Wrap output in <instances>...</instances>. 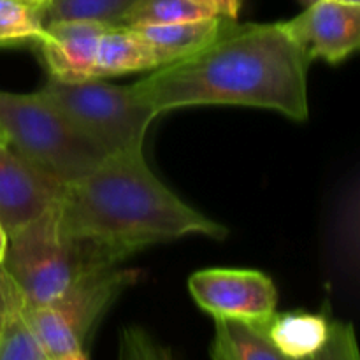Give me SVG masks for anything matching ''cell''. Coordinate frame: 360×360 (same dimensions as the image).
Here are the masks:
<instances>
[{
  "instance_id": "8992f818",
  "label": "cell",
  "mask_w": 360,
  "mask_h": 360,
  "mask_svg": "<svg viewBox=\"0 0 360 360\" xmlns=\"http://www.w3.org/2000/svg\"><path fill=\"white\" fill-rule=\"evenodd\" d=\"M137 276V271L120 266L88 274L49 304L21 309V316L48 360L81 352L98 320Z\"/></svg>"
},
{
  "instance_id": "ac0fdd59",
  "label": "cell",
  "mask_w": 360,
  "mask_h": 360,
  "mask_svg": "<svg viewBox=\"0 0 360 360\" xmlns=\"http://www.w3.org/2000/svg\"><path fill=\"white\" fill-rule=\"evenodd\" d=\"M0 360H48L21 311L11 315L0 327Z\"/></svg>"
},
{
  "instance_id": "ffe728a7",
  "label": "cell",
  "mask_w": 360,
  "mask_h": 360,
  "mask_svg": "<svg viewBox=\"0 0 360 360\" xmlns=\"http://www.w3.org/2000/svg\"><path fill=\"white\" fill-rule=\"evenodd\" d=\"M302 360H360L354 326L333 320L326 345L311 357Z\"/></svg>"
},
{
  "instance_id": "ba28073f",
  "label": "cell",
  "mask_w": 360,
  "mask_h": 360,
  "mask_svg": "<svg viewBox=\"0 0 360 360\" xmlns=\"http://www.w3.org/2000/svg\"><path fill=\"white\" fill-rule=\"evenodd\" d=\"M63 188L0 137V227L7 238L58 206Z\"/></svg>"
},
{
  "instance_id": "d6986e66",
  "label": "cell",
  "mask_w": 360,
  "mask_h": 360,
  "mask_svg": "<svg viewBox=\"0 0 360 360\" xmlns=\"http://www.w3.org/2000/svg\"><path fill=\"white\" fill-rule=\"evenodd\" d=\"M118 360H174L171 350L143 327H125L120 334Z\"/></svg>"
},
{
  "instance_id": "5bb4252c",
  "label": "cell",
  "mask_w": 360,
  "mask_h": 360,
  "mask_svg": "<svg viewBox=\"0 0 360 360\" xmlns=\"http://www.w3.org/2000/svg\"><path fill=\"white\" fill-rule=\"evenodd\" d=\"M211 357L218 360H288L255 323L214 319Z\"/></svg>"
},
{
  "instance_id": "d4e9b609",
  "label": "cell",
  "mask_w": 360,
  "mask_h": 360,
  "mask_svg": "<svg viewBox=\"0 0 360 360\" xmlns=\"http://www.w3.org/2000/svg\"><path fill=\"white\" fill-rule=\"evenodd\" d=\"M55 360H88V357L86 354H84V350H81V352H74V354H69V355H63V357L55 359Z\"/></svg>"
},
{
  "instance_id": "6da1fadb",
  "label": "cell",
  "mask_w": 360,
  "mask_h": 360,
  "mask_svg": "<svg viewBox=\"0 0 360 360\" xmlns=\"http://www.w3.org/2000/svg\"><path fill=\"white\" fill-rule=\"evenodd\" d=\"M309 60L280 23L227 20L192 55L151 70L132 84L158 115L188 105H248L306 122Z\"/></svg>"
},
{
  "instance_id": "9a60e30c",
  "label": "cell",
  "mask_w": 360,
  "mask_h": 360,
  "mask_svg": "<svg viewBox=\"0 0 360 360\" xmlns=\"http://www.w3.org/2000/svg\"><path fill=\"white\" fill-rule=\"evenodd\" d=\"M137 0H49L41 11L42 23L90 21L104 27H122L127 13Z\"/></svg>"
},
{
  "instance_id": "cb8c5ba5",
  "label": "cell",
  "mask_w": 360,
  "mask_h": 360,
  "mask_svg": "<svg viewBox=\"0 0 360 360\" xmlns=\"http://www.w3.org/2000/svg\"><path fill=\"white\" fill-rule=\"evenodd\" d=\"M7 250V234L2 227H0V264H2L4 255H6Z\"/></svg>"
},
{
  "instance_id": "83f0119b",
  "label": "cell",
  "mask_w": 360,
  "mask_h": 360,
  "mask_svg": "<svg viewBox=\"0 0 360 360\" xmlns=\"http://www.w3.org/2000/svg\"><path fill=\"white\" fill-rule=\"evenodd\" d=\"M211 360H218V359H214V357H211Z\"/></svg>"
},
{
  "instance_id": "e0dca14e",
  "label": "cell",
  "mask_w": 360,
  "mask_h": 360,
  "mask_svg": "<svg viewBox=\"0 0 360 360\" xmlns=\"http://www.w3.org/2000/svg\"><path fill=\"white\" fill-rule=\"evenodd\" d=\"M42 32L41 11L18 0H0V48L35 46Z\"/></svg>"
},
{
  "instance_id": "277c9868",
  "label": "cell",
  "mask_w": 360,
  "mask_h": 360,
  "mask_svg": "<svg viewBox=\"0 0 360 360\" xmlns=\"http://www.w3.org/2000/svg\"><path fill=\"white\" fill-rule=\"evenodd\" d=\"M0 137L63 185L81 179L109 157L39 91L0 90Z\"/></svg>"
},
{
  "instance_id": "4fadbf2b",
  "label": "cell",
  "mask_w": 360,
  "mask_h": 360,
  "mask_svg": "<svg viewBox=\"0 0 360 360\" xmlns=\"http://www.w3.org/2000/svg\"><path fill=\"white\" fill-rule=\"evenodd\" d=\"M160 65L153 48L134 28L111 27L98 41L94 77L104 79L137 70H155Z\"/></svg>"
},
{
  "instance_id": "3957f363",
  "label": "cell",
  "mask_w": 360,
  "mask_h": 360,
  "mask_svg": "<svg viewBox=\"0 0 360 360\" xmlns=\"http://www.w3.org/2000/svg\"><path fill=\"white\" fill-rule=\"evenodd\" d=\"M130 255L122 246L65 229L53 207L7 238L2 266L25 309L49 304L81 278L120 266Z\"/></svg>"
},
{
  "instance_id": "44dd1931",
  "label": "cell",
  "mask_w": 360,
  "mask_h": 360,
  "mask_svg": "<svg viewBox=\"0 0 360 360\" xmlns=\"http://www.w3.org/2000/svg\"><path fill=\"white\" fill-rule=\"evenodd\" d=\"M21 309H23V301H21L20 292L0 264V327L11 315L21 311Z\"/></svg>"
},
{
  "instance_id": "603a6c76",
  "label": "cell",
  "mask_w": 360,
  "mask_h": 360,
  "mask_svg": "<svg viewBox=\"0 0 360 360\" xmlns=\"http://www.w3.org/2000/svg\"><path fill=\"white\" fill-rule=\"evenodd\" d=\"M18 2L25 4V6H30V7H34V9H39V11H42V9H44L46 6H48V4H49V0H18Z\"/></svg>"
},
{
  "instance_id": "8fae6325",
  "label": "cell",
  "mask_w": 360,
  "mask_h": 360,
  "mask_svg": "<svg viewBox=\"0 0 360 360\" xmlns=\"http://www.w3.org/2000/svg\"><path fill=\"white\" fill-rule=\"evenodd\" d=\"M330 326L333 320L320 313L274 311V315L260 327L288 360H302L311 357L326 345Z\"/></svg>"
},
{
  "instance_id": "2e32d148",
  "label": "cell",
  "mask_w": 360,
  "mask_h": 360,
  "mask_svg": "<svg viewBox=\"0 0 360 360\" xmlns=\"http://www.w3.org/2000/svg\"><path fill=\"white\" fill-rule=\"evenodd\" d=\"M213 16L217 14L197 4L195 0H137L127 13L122 27L181 23Z\"/></svg>"
},
{
  "instance_id": "7c38bea8",
  "label": "cell",
  "mask_w": 360,
  "mask_h": 360,
  "mask_svg": "<svg viewBox=\"0 0 360 360\" xmlns=\"http://www.w3.org/2000/svg\"><path fill=\"white\" fill-rule=\"evenodd\" d=\"M225 21H227L225 18L213 16L195 21H181V23L144 25V27L129 28H134L137 35L153 48L162 63L160 67H164L192 55L193 51L213 41Z\"/></svg>"
},
{
  "instance_id": "7a4b0ae2",
  "label": "cell",
  "mask_w": 360,
  "mask_h": 360,
  "mask_svg": "<svg viewBox=\"0 0 360 360\" xmlns=\"http://www.w3.org/2000/svg\"><path fill=\"white\" fill-rule=\"evenodd\" d=\"M60 221L136 253L155 243L200 234L221 239L227 229L179 199L144 160L143 151L105 157L77 181L65 185Z\"/></svg>"
},
{
  "instance_id": "52a82bcc",
  "label": "cell",
  "mask_w": 360,
  "mask_h": 360,
  "mask_svg": "<svg viewBox=\"0 0 360 360\" xmlns=\"http://www.w3.org/2000/svg\"><path fill=\"white\" fill-rule=\"evenodd\" d=\"M188 290L213 319L264 326L276 311L278 292L267 274L253 269H204L190 276Z\"/></svg>"
},
{
  "instance_id": "484cf974",
  "label": "cell",
  "mask_w": 360,
  "mask_h": 360,
  "mask_svg": "<svg viewBox=\"0 0 360 360\" xmlns=\"http://www.w3.org/2000/svg\"><path fill=\"white\" fill-rule=\"evenodd\" d=\"M338 2H343V4H352V6H360V0H338Z\"/></svg>"
},
{
  "instance_id": "4316f807",
  "label": "cell",
  "mask_w": 360,
  "mask_h": 360,
  "mask_svg": "<svg viewBox=\"0 0 360 360\" xmlns=\"http://www.w3.org/2000/svg\"><path fill=\"white\" fill-rule=\"evenodd\" d=\"M302 4H306V6H309V4H315V2H319V0H301Z\"/></svg>"
},
{
  "instance_id": "30bf717a",
  "label": "cell",
  "mask_w": 360,
  "mask_h": 360,
  "mask_svg": "<svg viewBox=\"0 0 360 360\" xmlns=\"http://www.w3.org/2000/svg\"><path fill=\"white\" fill-rule=\"evenodd\" d=\"M108 28L90 21H56L44 27L35 46L41 51L49 77L60 81L95 79L98 41Z\"/></svg>"
},
{
  "instance_id": "5b68a950",
  "label": "cell",
  "mask_w": 360,
  "mask_h": 360,
  "mask_svg": "<svg viewBox=\"0 0 360 360\" xmlns=\"http://www.w3.org/2000/svg\"><path fill=\"white\" fill-rule=\"evenodd\" d=\"M39 94L108 155L143 151L158 112L136 97L130 86L98 79L60 81L49 77Z\"/></svg>"
},
{
  "instance_id": "7402d4cb",
  "label": "cell",
  "mask_w": 360,
  "mask_h": 360,
  "mask_svg": "<svg viewBox=\"0 0 360 360\" xmlns=\"http://www.w3.org/2000/svg\"><path fill=\"white\" fill-rule=\"evenodd\" d=\"M195 2L225 20H236L243 6V0H195Z\"/></svg>"
},
{
  "instance_id": "9c48e42d",
  "label": "cell",
  "mask_w": 360,
  "mask_h": 360,
  "mask_svg": "<svg viewBox=\"0 0 360 360\" xmlns=\"http://www.w3.org/2000/svg\"><path fill=\"white\" fill-rule=\"evenodd\" d=\"M281 25L309 62L322 58L338 63L360 44V6L319 0Z\"/></svg>"
}]
</instances>
